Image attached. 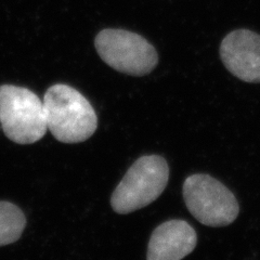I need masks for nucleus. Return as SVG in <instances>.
<instances>
[{"label":"nucleus","mask_w":260,"mask_h":260,"mask_svg":"<svg viewBox=\"0 0 260 260\" xmlns=\"http://www.w3.org/2000/svg\"><path fill=\"white\" fill-rule=\"evenodd\" d=\"M47 130L63 143H79L98 127L94 109L79 91L68 85H53L44 96Z\"/></svg>","instance_id":"obj_1"},{"label":"nucleus","mask_w":260,"mask_h":260,"mask_svg":"<svg viewBox=\"0 0 260 260\" xmlns=\"http://www.w3.org/2000/svg\"><path fill=\"white\" fill-rule=\"evenodd\" d=\"M0 126L8 139L18 144L39 141L47 133L43 101L29 89L0 86Z\"/></svg>","instance_id":"obj_2"},{"label":"nucleus","mask_w":260,"mask_h":260,"mask_svg":"<svg viewBox=\"0 0 260 260\" xmlns=\"http://www.w3.org/2000/svg\"><path fill=\"white\" fill-rule=\"evenodd\" d=\"M169 179L167 161L158 155H145L137 159L111 198L117 214H129L148 206L164 192Z\"/></svg>","instance_id":"obj_3"},{"label":"nucleus","mask_w":260,"mask_h":260,"mask_svg":"<svg viewBox=\"0 0 260 260\" xmlns=\"http://www.w3.org/2000/svg\"><path fill=\"white\" fill-rule=\"evenodd\" d=\"M94 46L111 68L132 76H144L157 65L154 47L142 36L125 29L108 28L96 35Z\"/></svg>","instance_id":"obj_4"},{"label":"nucleus","mask_w":260,"mask_h":260,"mask_svg":"<svg viewBox=\"0 0 260 260\" xmlns=\"http://www.w3.org/2000/svg\"><path fill=\"white\" fill-rule=\"evenodd\" d=\"M183 199L193 217L209 226L229 225L240 211L239 203L232 192L220 181L204 174L185 179Z\"/></svg>","instance_id":"obj_5"},{"label":"nucleus","mask_w":260,"mask_h":260,"mask_svg":"<svg viewBox=\"0 0 260 260\" xmlns=\"http://www.w3.org/2000/svg\"><path fill=\"white\" fill-rule=\"evenodd\" d=\"M220 56L231 74L246 83H260V35L239 29L222 40Z\"/></svg>","instance_id":"obj_6"},{"label":"nucleus","mask_w":260,"mask_h":260,"mask_svg":"<svg viewBox=\"0 0 260 260\" xmlns=\"http://www.w3.org/2000/svg\"><path fill=\"white\" fill-rule=\"evenodd\" d=\"M198 235L183 220H169L153 231L148 246V260H182L194 250Z\"/></svg>","instance_id":"obj_7"},{"label":"nucleus","mask_w":260,"mask_h":260,"mask_svg":"<svg viewBox=\"0 0 260 260\" xmlns=\"http://www.w3.org/2000/svg\"><path fill=\"white\" fill-rule=\"evenodd\" d=\"M25 225V215L18 206L9 202H0V246L18 241Z\"/></svg>","instance_id":"obj_8"}]
</instances>
